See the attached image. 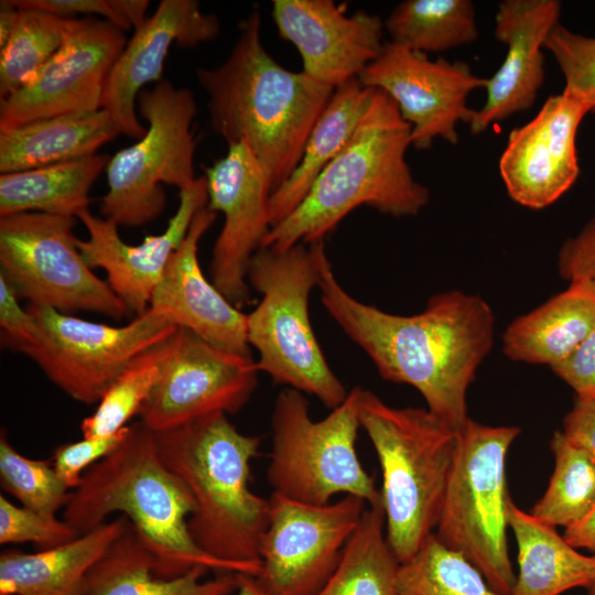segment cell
I'll use <instances>...</instances> for the list:
<instances>
[{"label": "cell", "instance_id": "23", "mask_svg": "<svg viewBox=\"0 0 595 595\" xmlns=\"http://www.w3.org/2000/svg\"><path fill=\"white\" fill-rule=\"evenodd\" d=\"M558 0H505L495 15V37L507 46L496 73L487 78L486 100L469 123L473 134L532 107L545 78L543 48L559 24Z\"/></svg>", "mask_w": 595, "mask_h": 595}, {"label": "cell", "instance_id": "34", "mask_svg": "<svg viewBox=\"0 0 595 595\" xmlns=\"http://www.w3.org/2000/svg\"><path fill=\"white\" fill-rule=\"evenodd\" d=\"M18 17L8 43L0 48V98L28 84L64 43L69 19L17 7Z\"/></svg>", "mask_w": 595, "mask_h": 595}, {"label": "cell", "instance_id": "24", "mask_svg": "<svg viewBox=\"0 0 595 595\" xmlns=\"http://www.w3.org/2000/svg\"><path fill=\"white\" fill-rule=\"evenodd\" d=\"M129 524L120 516L57 547L1 552L0 595H84L89 571Z\"/></svg>", "mask_w": 595, "mask_h": 595}, {"label": "cell", "instance_id": "2", "mask_svg": "<svg viewBox=\"0 0 595 595\" xmlns=\"http://www.w3.org/2000/svg\"><path fill=\"white\" fill-rule=\"evenodd\" d=\"M224 63L198 67L209 122L228 145L245 141L266 171L272 192L299 164L309 136L335 88L280 65L261 39V15L251 11Z\"/></svg>", "mask_w": 595, "mask_h": 595}, {"label": "cell", "instance_id": "27", "mask_svg": "<svg viewBox=\"0 0 595 595\" xmlns=\"http://www.w3.org/2000/svg\"><path fill=\"white\" fill-rule=\"evenodd\" d=\"M121 134L104 110L53 116L0 129V172L12 173L97 153Z\"/></svg>", "mask_w": 595, "mask_h": 595}, {"label": "cell", "instance_id": "43", "mask_svg": "<svg viewBox=\"0 0 595 595\" xmlns=\"http://www.w3.org/2000/svg\"><path fill=\"white\" fill-rule=\"evenodd\" d=\"M558 268L561 277L570 282L585 279L595 284V215L562 244Z\"/></svg>", "mask_w": 595, "mask_h": 595}, {"label": "cell", "instance_id": "30", "mask_svg": "<svg viewBox=\"0 0 595 595\" xmlns=\"http://www.w3.org/2000/svg\"><path fill=\"white\" fill-rule=\"evenodd\" d=\"M110 160L90 156L0 175V217L43 213L77 218L88 210L89 191Z\"/></svg>", "mask_w": 595, "mask_h": 595}, {"label": "cell", "instance_id": "39", "mask_svg": "<svg viewBox=\"0 0 595 595\" xmlns=\"http://www.w3.org/2000/svg\"><path fill=\"white\" fill-rule=\"evenodd\" d=\"M76 537V532L63 519L19 507L0 495V544L31 542L43 550L64 544Z\"/></svg>", "mask_w": 595, "mask_h": 595}, {"label": "cell", "instance_id": "12", "mask_svg": "<svg viewBox=\"0 0 595 595\" xmlns=\"http://www.w3.org/2000/svg\"><path fill=\"white\" fill-rule=\"evenodd\" d=\"M40 334L22 353L65 394L80 403H98L129 364L169 338L176 326L148 309L123 326L83 320L31 305Z\"/></svg>", "mask_w": 595, "mask_h": 595}, {"label": "cell", "instance_id": "36", "mask_svg": "<svg viewBox=\"0 0 595 595\" xmlns=\"http://www.w3.org/2000/svg\"><path fill=\"white\" fill-rule=\"evenodd\" d=\"M399 595H502L461 553L432 533L408 561L401 563Z\"/></svg>", "mask_w": 595, "mask_h": 595}, {"label": "cell", "instance_id": "40", "mask_svg": "<svg viewBox=\"0 0 595 595\" xmlns=\"http://www.w3.org/2000/svg\"><path fill=\"white\" fill-rule=\"evenodd\" d=\"M14 7L43 10L61 18L98 15L122 31L138 29L147 20L148 0H9Z\"/></svg>", "mask_w": 595, "mask_h": 595}, {"label": "cell", "instance_id": "26", "mask_svg": "<svg viewBox=\"0 0 595 595\" xmlns=\"http://www.w3.org/2000/svg\"><path fill=\"white\" fill-rule=\"evenodd\" d=\"M156 563L132 526L109 547L89 571L84 595H234L237 573H218L197 566L174 576L156 575Z\"/></svg>", "mask_w": 595, "mask_h": 595}, {"label": "cell", "instance_id": "15", "mask_svg": "<svg viewBox=\"0 0 595 595\" xmlns=\"http://www.w3.org/2000/svg\"><path fill=\"white\" fill-rule=\"evenodd\" d=\"M126 44L125 31L109 21L69 19L54 56L28 84L1 100L0 129L101 109L108 76Z\"/></svg>", "mask_w": 595, "mask_h": 595}, {"label": "cell", "instance_id": "29", "mask_svg": "<svg viewBox=\"0 0 595 595\" xmlns=\"http://www.w3.org/2000/svg\"><path fill=\"white\" fill-rule=\"evenodd\" d=\"M374 88L364 86L358 77L335 88L309 136L299 164L270 195L271 227L299 206L318 175L345 148L366 112Z\"/></svg>", "mask_w": 595, "mask_h": 595}, {"label": "cell", "instance_id": "22", "mask_svg": "<svg viewBox=\"0 0 595 595\" xmlns=\"http://www.w3.org/2000/svg\"><path fill=\"white\" fill-rule=\"evenodd\" d=\"M215 218L216 213L207 206L196 213L152 293L149 309L218 348L251 356L247 314L205 278L199 266L198 245Z\"/></svg>", "mask_w": 595, "mask_h": 595}, {"label": "cell", "instance_id": "28", "mask_svg": "<svg viewBox=\"0 0 595 595\" xmlns=\"http://www.w3.org/2000/svg\"><path fill=\"white\" fill-rule=\"evenodd\" d=\"M508 526L518 548L519 572L511 595H561L595 582V554H582L556 527L519 508L510 498Z\"/></svg>", "mask_w": 595, "mask_h": 595}, {"label": "cell", "instance_id": "9", "mask_svg": "<svg viewBox=\"0 0 595 595\" xmlns=\"http://www.w3.org/2000/svg\"><path fill=\"white\" fill-rule=\"evenodd\" d=\"M354 387L321 420H313L302 392L282 389L274 401L272 443L267 478L273 493L311 505H326L336 495L356 496L367 505L381 501L380 490L356 452L360 428Z\"/></svg>", "mask_w": 595, "mask_h": 595}, {"label": "cell", "instance_id": "35", "mask_svg": "<svg viewBox=\"0 0 595 595\" xmlns=\"http://www.w3.org/2000/svg\"><path fill=\"white\" fill-rule=\"evenodd\" d=\"M175 333V332H174ZM174 333L136 357L107 390L93 414L83 419V437H102L128 426L156 386L173 348Z\"/></svg>", "mask_w": 595, "mask_h": 595}, {"label": "cell", "instance_id": "13", "mask_svg": "<svg viewBox=\"0 0 595 595\" xmlns=\"http://www.w3.org/2000/svg\"><path fill=\"white\" fill-rule=\"evenodd\" d=\"M256 576L270 595H316L331 577L367 502L344 496L326 505L272 493Z\"/></svg>", "mask_w": 595, "mask_h": 595}, {"label": "cell", "instance_id": "33", "mask_svg": "<svg viewBox=\"0 0 595 595\" xmlns=\"http://www.w3.org/2000/svg\"><path fill=\"white\" fill-rule=\"evenodd\" d=\"M554 468L548 488L531 513L565 529L583 520L595 508V459L555 431L550 443Z\"/></svg>", "mask_w": 595, "mask_h": 595}, {"label": "cell", "instance_id": "5", "mask_svg": "<svg viewBox=\"0 0 595 595\" xmlns=\"http://www.w3.org/2000/svg\"><path fill=\"white\" fill-rule=\"evenodd\" d=\"M411 127L394 101L374 88L370 104L345 148L318 175L303 201L271 227L261 247L285 250L324 240L354 209L371 207L393 217L414 216L429 188L412 175L405 152Z\"/></svg>", "mask_w": 595, "mask_h": 595}, {"label": "cell", "instance_id": "1", "mask_svg": "<svg viewBox=\"0 0 595 595\" xmlns=\"http://www.w3.org/2000/svg\"><path fill=\"white\" fill-rule=\"evenodd\" d=\"M317 288L331 317L383 379L414 387L430 412L456 431L465 426L468 387L494 344L495 317L483 298L453 290L431 296L421 313H387L351 296L327 256Z\"/></svg>", "mask_w": 595, "mask_h": 595}, {"label": "cell", "instance_id": "6", "mask_svg": "<svg viewBox=\"0 0 595 595\" xmlns=\"http://www.w3.org/2000/svg\"><path fill=\"white\" fill-rule=\"evenodd\" d=\"M358 414L381 468L387 541L403 563L434 533L458 431L428 409L394 408L361 387Z\"/></svg>", "mask_w": 595, "mask_h": 595}, {"label": "cell", "instance_id": "4", "mask_svg": "<svg viewBox=\"0 0 595 595\" xmlns=\"http://www.w3.org/2000/svg\"><path fill=\"white\" fill-rule=\"evenodd\" d=\"M163 464L193 499L188 530L208 555L260 572L259 548L270 501L249 487L260 439L241 433L225 413H212L154 432Z\"/></svg>", "mask_w": 595, "mask_h": 595}, {"label": "cell", "instance_id": "14", "mask_svg": "<svg viewBox=\"0 0 595 595\" xmlns=\"http://www.w3.org/2000/svg\"><path fill=\"white\" fill-rule=\"evenodd\" d=\"M358 79L394 101L411 127V142L418 150L431 148L437 138L456 144L457 125H469L475 113L468 96L487 84V78L473 73L464 62L431 60L390 41Z\"/></svg>", "mask_w": 595, "mask_h": 595}, {"label": "cell", "instance_id": "21", "mask_svg": "<svg viewBox=\"0 0 595 595\" xmlns=\"http://www.w3.org/2000/svg\"><path fill=\"white\" fill-rule=\"evenodd\" d=\"M219 33L218 18L205 13L198 1H160L154 13L134 30L105 86L101 109L121 134L138 140L145 134L147 128L137 116V98L145 84L161 80L172 45L195 47L216 40Z\"/></svg>", "mask_w": 595, "mask_h": 595}, {"label": "cell", "instance_id": "31", "mask_svg": "<svg viewBox=\"0 0 595 595\" xmlns=\"http://www.w3.org/2000/svg\"><path fill=\"white\" fill-rule=\"evenodd\" d=\"M400 565L387 541L382 502L368 505L316 595H399Z\"/></svg>", "mask_w": 595, "mask_h": 595}, {"label": "cell", "instance_id": "37", "mask_svg": "<svg viewBox=\"0 0 595 595\" xmlns=\"http://www.w3.org/2000/svg\"><path fill=\"white\" fill-rule=\"evenodd\" d=\"M0 484L23 507L47 517H56L71 496L52 461L33 459L20 454L3 429L0 434Z\"/></svg>", "mask_w": 595, "mask_h": 595}, {"label": "cell", "instance_id": "17", "mask_svg": "<svg viewBox=\"0 0 595 595\" xmlns=\"http://www.w3.org/2000/svg\"><path fill=\"white\" fill-rule=\"evenodd\" d=\"M208 208L224 215L213 248V284L235 306L249 303L248 266L268 235V175L245 141L228 145L226 155L205 171Z\"/></svg>", "mask_w": 595, "mask_h": 595}, {"label": "cell", "instance_id": "20", "mask_svg": "<svg viewBox=\"0 0 595 595\" xmlns=\"http://www.w3.org/2000/svg\"><path fill=\"white\" fill-rule=\"evenodd\" d=\"M208 206L205 176L180 191V203L163 232L148 236L141 244L125 242L118 225L89 209L77 217L88 232L77 247L90 269H102L107 283L130 313L140 315L149 309L152 293L175 250L183 242L196 213Z\"/></svg>", "mask_w": 595, "mask_h": 595}, {"label": "cell", "instance_id": "47", "mask_svg": "<svg viewBox=\"0 0 595 595\" xmlns=\"http://www.w3.org/2000/svg\"><path fill=\"white\" fill-rule=\"evenodd\" d=\"M0 8V48H2L14 29L18 8L12 6L9 0H2Z\"/></svg>", "mask_w": 595, "mask_h": 595}, {"label": "cell", "instance_id": "11", "mask_svg": "<svg viewBox=\"0 0 595 595\" xmlns=\"http://www.w3.org/2000/svg\"><path fill=\"white\" fill-rule=\"evenodd\" d=\"M75 224L74 217L43 213L1 216L0 274L31 305L121 320L130 312L85 262Z\"/></svg>", "mask_w": 595, "mask_h": 595}, {"label": "cell", "instance_id": "46", "mask_svg": "<svg viewBox=\"0 0 595 595\" xmlns=\"http://www.w3.org/2000/svg\"><path fill=\"white\" fill-rule=\"evenodd\" d=\"M563 537L575 549H585L595 554V508L583 520L566 528ZM587 593L595 595V582Z\"/></svg>", "mask_w": 595, "mask_h": 595}, {"label": "cell", "instance_id": "38", "mask_svg": "<svg viewBox=\"0 0 595 595\" xmlns=\"http://www.w3.org/2000/svg\"><path fill=\"white\" fill-rule=\"evenodd\" d=\"M544 48L563 74V90L585 101L592 110L595 107V37L574 33L559 23L550 32Z\"/></svg>", "mask_w": 595, "mask_h": 595}, {"label": "cell", "instance_id": "25", "mask_svg": "<svg viewBox=\"0 0 595 595\" xmlns=\"http://www.w3.org/2000/svg\"><path fill=\"white\" fill-rule=\"evenodd\" d=\"M595 327V284L585 279L533 311L518 316L502 336L505 355L512 360L547 364L564 360Z\"/></svg>", "mask_w": 595, "mask_h": 595}, {"label": "cell", "instance_id": "3", "mask_svg": "<svg viewBox=\"0 0 595 595\" xmlns=\"http://www.w3.org/2000/svg\"><path fill=\"white\" fill-rule=\"evenodd\" d=\"M193 499L185 485L161 461L154 432L140 421L126 439L91 465L71 491L63 520L82 536L125 516L156 563V575L174 577L202 566L217 573L249 574L215 559L194 542L188 530Z\"/></svg>", "mask_w": 595, "mask_h": 595}, {"label": "cell", "instance_id": "7", "mask_svg": "<svg viewBox=\"0 0 595 595\" xmlns=\"http://www.w3.org/2000/svg\"><path fill=\"white\" fill-rule=\"evenodd\" d=\"M326 256L324 240L256 251L247 281L261 301L247 314V339L258 354L259 371L332 410L348 392L327 364L309 313L310 293L318 285Z\"/></svg>", "mask_w": 595, "mask_h": 595}, {"label": "cell", "instance_id": "8", "mask_svg": "<svg viewBox=\"0 0 595 595\" xmlns=\"http://www.w3.org/2000/svg\"><path fill=\"white\" fill-rule=\"evenodd\" d=\"M521 430L469 419L457 445L435 537L461 553L502 595H511L516 573L507 543L506 456Z\"/></svg>", "mask_w": 595, "mask_h": 595}, {"label": "cell", "instance_id": "16", "mask_svg": "<svg viewBox=\"0 0 595 595\" xmlns=\"http://www.w3.org/2000/svg\"><path fill=\"white\" fill-rule=\"evenodd\" d=\"M258 371L251 356L218 348L177 327L140 422L161 432L212 413H237L251 398Z\"/></svg>", "mask_w": 595, "mask_h": 595}, {"label": "cell", "instance_id": "49", "mask_svg": "<svg viewBox=\"0 0 595 595\" xmlns=\"http://www.w3.org/2000/svg\"><path fill=\"white\" fill-rule=\"evenodd\" d=\"M591 112L595 115V107H593V109L591 110Z\"/></svg>", "mask_w": 595, "mask_h": 595}, {"label": "cell", "instance_id": "10", "mask_svg": "<svg viewBox=\"0 0 595 595\" xmlns=\"http://www.w3.org/2000/svg\"><path fill=\"white\" fill-rule=\"evenodd\" d=\"M137 107L148 122L145 134L110 156L108 190L100 198L101 216L125 227H141L161 215L166 204L161 183L182 191L196 180L192 91L161 79L140 91Z\"/></svg>", "mask_w": 595, "mask_h": 595}, {"label": "cell", "instance_id": "32", "mask_svg": "<svg viewBox=\"0 0 595 595\" xmlns=\"http://www.w3.org/2000/svg\"><path fill=\"white\" fill-rule=\"evenodd\" d=\"M390 42L429 54L476 41V12L469 0H405L385 21Z\"/></svg>", "mask_w": 595, "mask_h": 595}, {"label": "cell", "instance_id": "42", "mask_svg": "<svg viewBox=\"0 0 595 595\" xmlns=\"http://www.w3.org/2000/svg\"><path fill=\"white\" fill-rule=\"evenodd\" d=\"M19 296L7 279L0 274L1 339L7 348L22 353L36 343L40 329L34 315L19 304Z\"/></svg>", "mask_w": 595, "mask_h": 595}, {"label": "cell", "instance_id": "45", "mask_svg": "<svg viewBox=\"0 0 595 595\" xmlns=\"http://www.w3.org/2000/svg\"><path fill=\"white\" fill-rule=\"evenodd\" d=\"M564 436L595 459V398H577L563 420Z\"/></svg>", "mask_w": 595, "mask_h": 595}, {"label": "cell", "instance_id": "19", "mask_svg": "<svg viewBox=\"0 0 595 595\" xmlns=\"http://www.w3.org/2000/svg\"><path fill=\"white\" fill-rule=\"evenodd\" d=\"M271 14L279 35L299 51L302 72L333 88L357 78L385 44L379 15H346L333 0H273Z\"/></svg>", "mask_w": 595, "mask_h": 595}, {"label": "cell", "instance_id": "48", "mask_svg": "<svg viewBox=\"0 0 595 595\" xmlns=\"http://www.w3.org/2000/svg\"><path fill=\"white\" fill-rule=\"evenodd\" d=\"M234 595H270L257 581L256 576L238 574V587Z\"/></svg>", "mask_w": 595, "mask_h": 595}, {"label": "cell", "instance_id": "44", "mask_svg": "<svg viewBox=\"0 0 595 595\" xmlns=\"http://www.w3.org/2000/svg\"><path fill=\"white\" fill-rule=\"evenodd\" d=\"M551 369L577 398H595V327L572 354Z\"/></svg>", "mask_w": 595, "mask_h": 595}, {"label": "cell", "instance_id": "41", "mask_svg": "<svg viewBox=\"0 0 595 595\" xmlns=\"http://www.w3.org/2000/svg\"><path fill=\"white\" fill-rule=\"evenodd\" d=\"M129 432L130 425L108 436L83 437L80 441L60 445L51 459L53 467L65 486L73 490L80 484L84 473L111 453Z\"/></svg>", "mask_w": 595, "mask_h": 595}, {"label": "cell", "instance_id": "18", "mask_svg": "<svg viewBox=\"0 0 595 595\" xmlns=\"http://www.w3.org/2000/svg\"><path fill=\"white\" fill-rule=\"evenodd\" d=\"M588 112L585 101L562 90L529 122L509 132L498 166L513 202L542 209L573 186L580 174L576 134Z\"/></svg>", "mask_w": 595, "mask_h": 595}]
</instances>
